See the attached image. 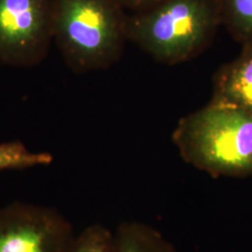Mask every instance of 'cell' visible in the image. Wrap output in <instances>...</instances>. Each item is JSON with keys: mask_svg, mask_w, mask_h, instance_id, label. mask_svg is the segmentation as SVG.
<instances>
[{"mask_svg": "<svg viewBox=\"0 0 252 252\" xmlns=\"http://www.w3.org/2000/svg\"><path fill=\"white\" fill-rule=\"evenodd\" d=\"M172 141L182 160L214 179L252 177V115L210 102L181 118Z\"/></svg>", "mask_w": 252, "mask_h": 252, "instance_id": "1", "label": "cell"}, {"mask_svg": "<svg viewBox=\"0 0 252 252\" xmlns=\"http://www.w3.org/2000/svg\"><path fill=\"white\" fill-rule=\"evenodd\" d=\"M128 12L116 0H55L54 40L73 72L109 68L122 57Z\"/></svg>", "mask_w": 252, "mask_h": 252, "instance_id": "2", "label": "cell"}, {"mask_svg": "<svg viewBox=\"0 0 252 252\" xmlns=\"http://www.w3.org/2000/svg\"><path fill=\"white\" fill-rule=\"evenodd\" d=\"M220 27L219 0H162L128 13L127 36L157 62L176 64L201 54Z\"/></svg>", "mask_w": 252, "mask_h": 252, "instance_id": "3", "label": "cell"}, {"mask_svg": "<svg viewBox=\"0 0 252 252\" xmlns=\"http://www.w3.org/2000/svg\"><path fill=\"white\" fill-rule=\"evenodd\" d=\"M55 0H0V63L32 67L54 40Z\"/></svg>", "mask_w": 252, "mask_h": 252, "instance_id": "4", "label": "cell"}, {"mask_svg": "<svg viewBox=\"0 0 252 252\" xmlns=\"http://www.w3.org/2000/svg\"><path fill=\"white\" fill-rule=\"evenodd\" d=\"M76 235L54 207L20 201L0 207V252H70Z\"/></svg>", "mask_w": 252, "mask_h": 252, "instance_id": "5", "label": "cell"}, {"mask_svg": "<svg viewBox=\"0 0 252 252\" xmlns=\"http://www.w3.org/2000/svg\"><path fill=\"white\" fill-rule=\"evenodd\" d=\"M211 100L233 105L252 115V43L242 45L239 55L217 71Z\"/></svg>", "mask_w": 252, "mask_h": 252, "instance_id": "6", "label": "cell"}, {"mask_svg": "<svg viewBox=\"0 0 252 252\" xmlns=\"http://www.w3.org/2000/svg\"><path fill=\"white\" fill-rule=\"evenodd\" d=\"M114 235L116 252H179L162 232L142 221H123Z\"/></svg>", "mask_w": 252, "mask_h": 252, "instance_id": "7", "label": "cell"}, {"mask_svg": "<svg viewBox=\"0 0 252 252\" xmlns=\"http://www.w3.org/2000/svg\"><path fill=\"white\" fill-rule=\"evenodd\" d=\"M221 27L241 45L252 43V0H219Z\"/></svg>", "mask_w": 252, "mask_h": 252, "instance_id": "8", "label": "cell"}, {"mask_svg": "<svg viewBox=\"0 0 252 252\" xmlns=\"http://www.w3.org/2000/svg\"><path fill=\"white\" fill-rule=\"evenodd\" d=\"M53 162V154L32 152L21 141L0 143V171L47 166Z\"/></svg>", "mask_w": 252, "mask_h": 252, "instance_id": "9", "label": "cell"}, {"mask_svg": "<svg viewBox=\"0 0 252 252\" xmlns=\"http://www.w3.org/2000/svg\"><path fill=\"white\" fill-rule=\"evenodd\" d=\"M70 252H116L114 232L100 223L87 226L76 235Z\"/></svg>", "mask_w": 252, "mask_h": 252, "instance_id": "10", "label": "cell"}, {"mask_svg": "<svg viewBox=\"0 0 252 252\" xmlns=\"http://www.w3.org/2000/svg\"><path fill=\"white\" fill-rule=\"evenodd\" d=\"M128 13H135L150 9L162 0H116Z\"/></svg>", "mask_w": 252, "mask_h": 252, "instance_id": "11", "label": "cell"}]
</instances>
